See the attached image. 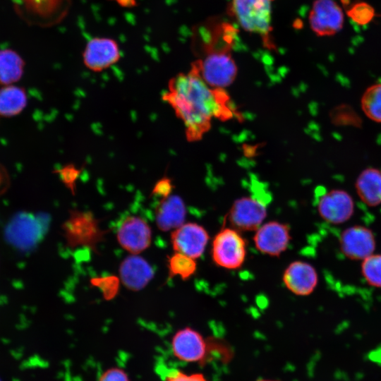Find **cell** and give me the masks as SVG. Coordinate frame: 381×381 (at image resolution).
Listing matches in <instances>:
<instances>
[{
	"label": "cell",
	"mask_w": 381,
	"mask_h": 381,
	"mask_svg": "<svg viewBox=\"0 0 381 381\" xmlns=\"http://www.w3.org/2000/svg\"><path fill=\"white\" fill-rule=\"evenodd\" d=\"M184 124L187 140L198 141L210 129L213 118L222 121L241 115L234 106L224 88L207 85L190 68L188 73H179L168 83V90L162 95Z\"/></svg>",
	"instance_id": "obj_1"
},
{
	"label": "cell",
	"mask_w": 381,
	"mask_h": 381,
	"mask_svg": "<svg viewBox=\"0 0 381 381\" xmlns=\"http://www.w3.org/2000/svg\"><path fill=\"white\" fill-rule=\"evenodd\" d=\"M61 229L68 246L87 248L94 251L107 233L92 212L79 210L70 211Z\"/></svg>",
	"instance_id": "obj_2"
},
{
	"label": "cell",
	"mask_w": 381,
	"mask_h": 381,
	"mask_svg": "<svg viewBox=\"0 0 381 381\" xmlns=\"http://www.w3.org/2000/svg\"><path fill=\"white\" fill-rule=\"evenodd\" d=\"M202 80L213 88H224L233 83L237 66L229 50L211 51L191 64Z\"/></svg>",
	"instance_id": "obj_3"
},
{
	"label": "cell",
	"mask_w": 381,
	"mask_h": 381,
	"mask_svg": "<svg viewBox=\"0 0 381 381\" xmlns=\"http://www.w3.org/2000/svg\"><path fill=\"white\" fill-rule=\"evenodd\" d=\"M272 0H232L230 12L241 27L269 40Z\"/></svg>",
	"instance_id": "obj_4"
},
{
	"label": "cell",
	"mask_w": 381,
	"mask_h": 381,
	"mask_svg": "<svg viewBox=\"0 0 381 381\" xmlns=\"http://www.w3.org/2000/svg\"><path fill=\"white\" fill-rule=\"evenodd\" d=\"M246 240L237 230L229 227L220 230L214 237L212 258L214 262L229 270L240 268L246 256Z\"/></svg>",
	"instance_id": "obj_5"
},
{
	"label": "cell",
	"mask_w": 381,
	"mask_h": 381,
	"mask_svg": "<svg viewBox=\"0 0 381 381\" xmlns=\"http://www.w3.org/2000/svg\"><path fill=\"white\" fill-rule=\"evenodd\" d=\"M171 349L177 360L188 363L200 364L210 355L207 339L189 327L179 329L173 335Z\"/></svg>",
	"instance_id": "obj_6"
},
{
	"label": "cell",
	"mask_w": 381,
	"mask_h": 381,
	"mask_svg": "<svg viewBox=\"0 0 381 381\" xmlns=\"http://www.w3.org/2000/svg\"><path fill=\"white\" fill-rule=\"evenodd\" d=\"M267 216L265 203L257 198L243 197L234 201L227 219L231 227L238 231H256Z\"/></svg>",
	"instance_id": "obj_7"
},
{
	"label": "cell",
	"mask_w": 381,
	"mask_h": 381,
	"mask_svg": "<svg viewBox=\"0 0 381 381\" xmlns=\"http://www.w3.org/2000/svg\"><path fill=\"white\" fill-rule=\"evenodd\" d=\"M309 24L320 37L332 36L343 28L344 16L340 6L333 0H315L308 16Z\"/></svg>",
	"instance_id": "obj_8"
},
{
	"label": "cell",
	"mask_w": 381,
	"mask_h": 381,
	"mask_svg": "<svg viewBox=\"0 0 381 381\" xmlns=\"http://www.w3.org/2000/svg\"><path fill=\"white\" fill-rule=\"evenodd\" d=\"M116 239L125 250L138 255L150 246L152 230L145 219L130 215L123 219L118 226Z\"/></svg>",
	"instance_id": "obj_9"
},
{
	"label": "cell",
	"mask_w": 381,
	"mask_h": 381,
	"mask_svg": "<svg viewBox=\"0 0 381 381\" xmlns=\"http://www.w3.org/2000/svg\"><path fill=\"white\" fill-rule=\"evenodd\" d=\"M209 238L207 230L193 222L183 224L171 234L174 250L193 259L199 258L203 254Z\"/></svg>",
	"instance_id": "obj_10"
},
{
	"label": "cell",
	"mask_w": 381,
	"mask_h": 381,
	"mask_svg": "<svg viewBox=\"0 0 381 381\" xmlns=\"http://www.w3.org/2000/svg\"><path fill=\"white\" fill-rule=\"evenodd\" d=\"M291 240L289 226L272 221L260 226L253 237L256 248L263 254L279 256L287 248Z\"/></svg>",
	"instance_id": "obj_11"
},
{
	"label": "cell",
	"mask_w": 381,
	"mask_h": 381,
	"mask_svg": "<svg viewBox=\"0 0 381 381\" xmlns=\"http://www.w3.org/2000/svg\"><path fill=\"white\" fill-rule=\"evenodd\" d=\"M120 57V50L116 41L105 37L90 40L83 54L84 64L95 72L107 69L116 64Z\"/></svg>",
	"instance_id": "obj_12"
},
{
	"label": "cell",
	"mask_w": 381,
	"mask_h": 381,
	"mask_svg": "<svg viewBox=\"0 0 381 381\" xmlns=\"http://www.w3.org/2000/svg\"><path fill=\"white\" fill-rule=\"evenodd\" d=\"M353 208L351 197L342 190H332L325 193L320 197L318 205L320 215L332 224L347 221L352 216Z\"/></svg>",
	"instance_id": "obj_13"
},
{
	"label": "cell",
	"mask_w": 381,
	"mask_h": 381,
	"mask_svg": "<svg viewBox=\"0 0 381 381\" xmlns=\"http://www.w3.org/2000/svg\"><path fill=\"white\" fill-rule=\"evenodd\" d=\"M342 253L351 260H364L375 248L372 231L366 227L354 226L345 229L340 237Z\"/></svg>",
	"instance_id": "obj_14"
},
{
	"label": "cell",
	"mask_w": 381,
	"mask_h": 381,
	"mask_svg": "<svg viewBox=\"0 0 381 381\" xmlns=\"http://www.w3.org/2000/svg\"><path fill=\"white\" fill-rule=\"evenodd\" d=\"M283 282L293 294L298 296L310 294L318 284V274L308 262L294 261L284 270Z\"/></svg>",
	"instance_id": "obj_15"
},
{
	"label": "cell",
	"mask_w": 381,
	"mask_h": 381,
	"mask_svg": "<svg viewBox=\"0 0 381 381\" xmlns=\"http://www.w3.org/2000/svg\"><path fill=\"white\" fill-rule=\"evenodd\" d=\"M122 284L128 289L139 291L147 286L154 277V270L148 262L138 255L126 257L119 267Z\"/></svg>",
	"instance_id": "obj_16"
},
{
	"label": "cell",
	"mask_w": 381,
	"mask_h": 381,
	"mask_svg": "<svg viewBox=\"0 0 381 381\" xmlns=\"http://www.w3.org/2000/svg\"><path fill=\"white\" fill-rule=\"evenodd\" d=\"M186 208L182 198L176 195L161 198L155 208V223L162 231L174 230L181 226L186 219Z\"/></svg>",
	"instance_id": "obj_17"
},
{
	"label": "cell",
	"mask_w": 381,
	"mask_h": 381,
	"mask_svg": "<svg viewBox=\"0 0 381 381\" xmlns=\"http://www.w3.org/2000/svg\"><path fill=\"white\" fill-rule=\"evenodd\" d=\"M357 193L361 199L369 206L381 203V172L376 169L363 171L356 183Z\"/></svg>",
	"instance_id": "obj_18"
},
{
	"label": "cell",
	"mask_w": 381,
	"mask_h": 381,
	"mask_svg": "<svg viewBox=\"0 0 381 381\" xmlns=\"http://www.w3.org/2000/svg\"><path fill=\"white\" fill-rule=\"evenodd\" d=\"M27 95L22 87L8 85L0 89V116L11 117L20 114L27 105Z\"/></svg>",
	"instance_id": "obj_19"
},
{
	"label": "cell",
	"mask_w": 381,
	"mask_h": 381,
	"mask_svg": "<svg viewBox=\"0 0 381 381\" xmlns=\"http://www.w3.org/2000/svg\"><path fill=\"white\" fill-rule=\"evenodd\" d=\"M25 62L12 49L0 50V85H8L18 81L24 71Z\"/></svg>",
	"instance_id": "obj_20"
},
{
	"label": "cell",
	"mask_w": 381,
	"mask_h": 381,
	"mask_svg": "<svg viewBox=\"0 0 381 381\" xmlns=\"http://www.w3.org/2000/svg\"><path fill=\"white\" fill-rule=\"evenodd\" d=\"M167 268L169 278L179 277L182 280H187L195 274L197 263L195 259L175 252L174 254L168 257Z\"/></svg>",
	"instance_id": "obj_21"
},
{
	"label": "cell",
	"mask_w": 381,
	"mask_h": 381,
	"mask_svg": "<svg viewBox=\"0 0 381 381\" xmlns=\"http://www.w3.org/2000/svg\"><path fill=\"white\" fill-rule=\"evenodd\" d=\"M361 107L369 119L381 122V83L373 85L365 90Z\"/></svg>",
	"instance_id": "obj_22"
},
{
	"label": "cell",
	"mask_w": 381,
	"mask_h": 381,
	"mask_svg": "<svg viewBox=\"0 0 381 381\" xmlns=\"http://www.w3.org/2000/svg\"><path fill=\"white\" fill-rule=\"evenodd\" d=\"M362 273L372 286L381 287V255H371L363 260Z\"/></svg>",
	"instance_id": "obj_23"
},
{
	"label": "cell",
	"mask_w": 381,
	"mask_h": 381,
	"mask_svg": "<svg viewBox=\"0 0 381 381\" xmlns=\"http://www.w3.org/2000/svg\"><path fill=\"white\" fill-rule=\"evenodd\" d=\"M346 14L356 24L365 25L373 19L375 11L374 8L368 3L358 1L349 6Z\"/></svg>",
	"instance_id": "obj_24"
},
{
	"label": "cell",
	"mask_w": 381,
	"mask_h": 381,
	"mask_svg": "<svg viewBox=\"0 0 381 381\" xmlns=\"http://www.w3.org/2000/svg\"><path fill=\"white\" fill-rule=\"evenodd\" d=\"M164 381H209L200 373H186L179 370H172L167 373Z\"/></svg>",
	"instance_id": "obj_25"
},
{
	"label": "cell",
	"mask_w": 381,
	"mask_h": 381,
	"mask_svg": "<svg viewBox=\"0 0 381 381\" xmlns=\"http://www.w3.org/2000/svg\"><path fill=\"white\" fill-rule=\"evenodd\" d=\"M80 172L79 169L71 164L59 170L61 179L73 193L75 192V181L78 179Z\"/></svg>",
	"instance_id": "obj_26"
},
{
	"label": "cell",
	"mask_w": 381,
	"mask_h": 381,
	"mask_svg": "<svg viewBox=\"0 0 381 381\" xmlns=\"http://www.w3.org/2000/svg\"><path fill=\"white\" fill-rule=\"evenodd\" d=\"M98 381H131L125 370L119 367H111L101 373Z\"/></svg>",
	"instance_id": "obj_27"
},
{
	"label": "cell",
	"mask_w": 381,
	"mask_h": 381,
	"mask_svg": "<svg viewBox=\"0 0 381 381\" xmlns=\"http://www.w3.org/2000/svg\"><path fill=\"white\" fill-rule=\"evenodd\" d=\"M172 186L171 181L168 178H164L156 183L152 193L161 198H165L171 194Z\"/></svg>",
	"instance_id": "obj_28"
},
{
	"label": "cell",
	"mask_w": 381,
	"mask_h": 381,
	"mask_svg": "<svg viewBox=\"0 0 381 381\" xmlns=\"http://www.w3.org/2000/svg\"><path fill=\"white\" fill-rule=\"evenodd\" d=\"M10 186V178L7 169L0 164V195L7 190Z\"/></svg>",
	"instance_id": "obj_29"
},
{
	"label": "cell",
	"mask_w": 381,
	"mask_h": 381,
	"mask_svg": "<svg viewBox=\"0 0 381 381\" xmlns=\"http://www.w3.org/2000/svg\"><path fill=\"white\" fill-rule=\"evenodd\" d=\"M373 357L375 361L381 363V349L375 351Z\"/></svg>",
	"instance_id": "obj_30"
},
{
	"label": "cell",
	"mask_w": 381,
	"mask_h": 381,
	"mask_svg": "<svg viewBox=\"0 0 381 381\" xmlns=\"http://www.w3.org/2000/svg\"><path fill=\"white\" fill-rule=\"evenodd\" d=\"M350 1H351V0H341V4H342L344 6H349V5Z\"/></svg>",
	"instance_id": "obj_31"
},
{
	"label": "cell",
	"mask_w": 381,
	"mask_h": 381,
	"mask_svg": "<svg viewBox=\"0 0 381 381\" xmlns=\"http://www.w3.org/2000/svg\"><path fill=\"white\" fill-rule=\"evenodd\" d=\"M256 381H280V380H272V379H264V378H261V379L257 380Z\"/></svg>",
	"instance_id": "obj_32"
},
{
	"label": "cell",
	"mask_w": 381,
	"mask_h": 381,
	"mask_svg": "<svg viewBox=\"0 0 381 381\" xmlns=\"http://www.w3.org/2000/svg\"><path fill=\"white\" fill-rule=\"evenodd\" d=\"M1 381V380H0Z\"/></svg>",
	"instance_id": "obj_33"
}]
</instances>
